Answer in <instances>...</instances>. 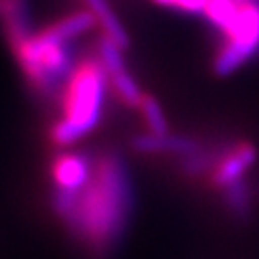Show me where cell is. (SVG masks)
<instances>
[{"instance_id":"6da1fadb","label":"cell","mask_w":259,"mask_h":259,"mask_svg":"<svg viewBox=\"0 0 259 259\" xmlns=\"http://www.w3.org/2000/svg\"><path fill=\"white\" fill-rule=\"evenodd\" d=\"M133 205L129 167L117 152L94 157L93 173L79 190L54 188L52 192V211L93 259L113 257L127 234Z\"/></svg>"},{"instance_id":"7a4b0ae2","label":"cell","mask_w":259,"mask_h":259,"mask_svg":"<svg viewBox=\"0 0 259 259\" xmlns=\"http://www.w3.org/2000/svg\"><path fill=\"white\" fill-rule=\"evenodd\" d=\"M108 84L110 79L98 54L75 64L60 93L62 117L50 129L52 144L71 146L100 125Z\"/></svg>"},{"instance_id":"3957f363","label":"cell","mask_w":259,"mask_h":259,"mask_svg":"<svg viewBox=\"0 0 259 259\" xmlns=\"http://www.w3.org/2000/svg\"><path fill=\"white\" fill-rule=\"evenodd\" d=\"M219 33L221 45L213 58V69L225 77L259 54V0H238L236 12Z\"/></svg>"},{"instance_id":"277c9868","label":"cell","mask_w":259,"mask_h":259,"mask_svg":"<svg viewBox=\"0 0 259 259\" xmlns=\"http://www.w3.org/2000/svg\"><path fill=\"white\" fill-rule=\"evenodd\" d=\"M123 50L125 48H121L117 42H113L111 38L102 35V38L98 40V52L96 54L102 62L104 69L108 73V79H110L111 89L115 91L117 98L129 108H139L142 98H144V93L140 91L139 83L135 81V77L127 69Z\"/></svg>"},{"instance_id":"5b68a950","label":"cell","mask_w":259,"mask_h":259,"mask_svg":"<svg viewBox=\"0 0 259 259\" xmlns=\"http://www.w3.org/2000/svg\"><path fill=\"white\" fill-rule=\"evenodd\" d=\"M94 159L79 152H65L54 157L50 175L56 188L62 190H79L93 173Z\"/></svg>"},{"instance_id":"8992f818","label":"cell","mask_w":259,"mask_h":259,"mask_svg":"<svg viewBox=\"0 0 259 259\" xmlns=\"http://www.w3.org/2000/svg\"><path fill=\"white\" fill-rule=\"evenodd\" d=\"M255 157H257V152L250 142H238L236 146L227 148L219 163L211 171V185L223 190L234 181L244 179L246 169L253 165Z\"/></svg>"},{"instance_id":"52a82bcc","label":"cell","mask_w":259,"mask_h":259,"mask_svg":"<svg viewBox=\"0 0 259 259\" xmlns=\"http://www.w3.org/2000/svg\"><path fill=\"white\" fill-rule=\"evenodd\" d=\"M133 150L139 154H175L186 157L202 150V144L190 137H173V135H140L133 139Z\"/></svg>"},{"instance_id":"ba28073f","label":"cell","mask_w":259,"mask_h":259,"mask_svg":"<svg viewBox=\"0 0 259 259\" xmlns=\"http://www.w3.org/2000/svg\"><path fill=\"white\" fill-rule=\"evenodd\" d=\"M83 2L87 4V10H91L94 14V18L98 21V25L102 27L106 37L117 42L121 48L129 47V35L108 0H83Z\"/></svg>"},{"instance_id":"9c48e42d","label":"cell","mask_w":259,"mask_h":259,"mask_svg":"<svg viewBox=\"0 0 259 259\" xmlns=\"http://www.w3.org/2000/svg\"><path fill=\"white\" fill-rule=\"evenodd\" d=\"M225 205L227 209L240 223H250L253 215V200H251V186L246 179L234 181L229 186L223 188Z\"/></svg>"},{"instance_id":"30bf717a","label":"cell","mask_w":259,"mask_h":259,"mask_svg":"<svg viewBox=\"0 0 259 259\" xmlns=\"http://www.w3.org/2000/svg\"><path fill=\"white\" fill-rule=\"evenodd\" d=\"M139 110L142 111V117L148 125L150 135H157V137L169 135V125H167L165 113L161 110V104L157 102L152 94H144Z\"/></svg>"},{"instance_id":"8fae6325","label":"cell","mask_w":259,"mask_h":259,"mask_svg":"<svg viewBox=\"0 0 259 259\" xmlns=\"http://www.w3.org/2000/svg\"><path fill=\"white\" fill-rule=\"evenodd\" d=\"M154 2L185 14H204L205 4H207V0H154Z\"/></svg>"}]
</instances>
